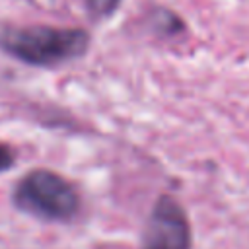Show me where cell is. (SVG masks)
Here are the masks:
<instances>
[{
	"mask_svg": "<svg viewBox=\"0 0 249 249\" xmlns=\"http://www.w3.org/2000/svg\"><path fill=\"white\" fill-rule=\"evenodd\" d=\"M12 202L18 210L47 222H70L82 208L76 187L51 169H31L14 187Z\"/></svg>",
	"mask_w": 249,
	"mask_h": 249,
	"instance_id": "cell-2",
	"label": "cell"
},
{
	"mask_svg": "<svg viewBox=\"0 0 249 249\" xmlns=\"http://www.w3.org/2000/svg\"><path fill=\"white\" fill-rule=\"evenodd\" d=\"M0 49L27 66L56 68L86 54L89 33L80 27L53 25L4 27L0 31Z\"/></svg>",
	"mask_w": 249,
	"mask_h": 249,
	"instance_id": "cell-1",
	"label": "cell"
},
{
	"mask_svg": "<svg viewBox=\"0 0 249 249\" xmlns=\"http://www.w3.org/2000/svg\"><path fill=\"white\" fill-rule=\"evenodd\" d=\"M119 4H121V0H86L88 12L93 19L109 18L119 8Z\"/></svg>",
	"mask_w": 249,
	"mask_h": 249,
	"instance_id": "cell-4",
	"label": "cell"
},
{
	"mask_svg": "<svg viewBox=\"0 0 249 249\" xmlns=\"http://www.w3.org/2000/svg\"><path fill=\"white\" fill-rule=\"evenodd\" d=\"M14 163H16V152L8 144H2L0 142V173L12 169Z\"/></svg>",
	"mask_w": 249,
	"mask_h": 249,
	"instance_id": "cell-5",
	"label": "cell"
},
{
	"mask_svg": "<svg viewBox=\"0 0 249 249\" xmlns=\"http://www.w3.org/2000/svg\"><path fill=\"white\" fill-rule=\"evenodd\" d=\"M193 233L183 206L169 195H161L146 222L142 249H191Z\"/></svg>",
	"mask_w": 249,
	"mask_h": 249,
	"instance_id": "cell-3",
	"label": "cell"
}]
</instances>
